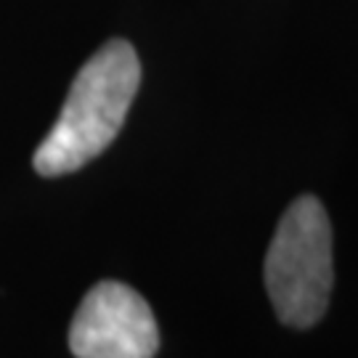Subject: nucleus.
Segmentation results:
<instances>
[{
    "instance_id": "f257e3e1",
    "label": "nucleus",
    "mask_w": 358,
    "mask_h": 358,
    "mask_svg": "<svg viewBox=\"0 0 358 358\" xmlns=\"http://www.w3.org/2000/svg\"><path fill=\"white\" fill-rule=\"evenodd\" d=\"M141 85V62L128 40H109L88 59L69 88L64 109L43 138L32 165L56 178L88 165L115 141Z\"/></svg>"
},
{
    "instance_id": "f03ea898",
    "label": "nucleus",
    "mask_w": 358,
    "mask_h": 358,
    "mask_svg": "<svg viewBox=\"0 0 358 358\" xmlns=\"http://www.w3.org/2000/svg\"><path fill=\"white\" fill-rule=\"evenodd\" d=\"M332 226L316 196L287 207L266 255V289L279 319L289 327H313L332 294Z\"/></svg>"
},
{
    "instance_id": "7ed1b4c3",
    "label": "nucleus",
    "mask_w": 358,
    "mask_h": 358,
    "mask_svg": "<svg viewBox=\"0 0 358 358\" xmlns=\"http://www.w3.org/2000/svg\"><path fill=\"white\" fill-rule=\"evenodd\" d=\"M157 348L152 308L120 282L96 284L69 327V350L77 358H154Z\"/></svg>"
}]
</instances>
